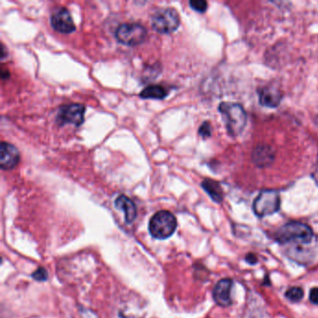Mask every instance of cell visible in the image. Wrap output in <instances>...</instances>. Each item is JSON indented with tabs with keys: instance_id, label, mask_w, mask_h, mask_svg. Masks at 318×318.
I'll return each instance as SVG.
<instances>
[{
	"instance_id": "8",
	"label": "cell",
	"mask_w": 318,
	"mask_h": 318,
	"mask_svg": "<svg viewBox=\"0 0 318 318\" xmlns=\"http://www.w3.org/2000/svg\"><path fill=\"white\" fill-rule=\"evenodd\" d=\"M51 27L62 34H70L76 30V25L69 10L65 8H58L50 15Z\"/></svg>"
},
{
	"instance_id": "15",
	"label": "cell",
	"mask_w": 318,
	"mask_h": 318,
	"mask_svg": "<svg viewBox=\"0 0 318 318\" xmlns=\"http://www.w3.org/2000/svg\"><path fill=\"white\" fill-rule=\"evenodd\" d=\"M168 95L167 90L161 85H150L145 88L139 94V96L143 99L162 100Z\"/></svg>"
},
{
	"instance_id": "4",
	"label": "cell",
	"mask_w": 318,
	"mask_h": 318,
	"mask_svg": "<svg viewBox=\"0 0 318 318\" xmlns=\"http://www.w3.org/2000/svg\"><path fill=\"white\" fill-rule=\"evenodd\" d=\"M151 26L160 34H170L180 25L179 12L173 8H162L151 16Z\"/></svg>"
},
{
	"instance_id": "10",
	"label": "cell",
	"mask_w": 318,
	"mask_h": 318,
	"mask_svg": "<svg viewBox=\"0 0 318 318\" xmlns=\"http://www.w3.org/2000/svg\"><path fill=\"white\" fill-rule=\"evenodd\" d=\"M233 282L231 279H222L216 285L213 291V298L216 304L221 307H228L233 304L232 301Z\"/></svg>"
},
{
	"instance_id": "1",
	"label": "cell",
	"mask_w": 318,
	"mask_h": 318,
	"mask_svg": "<svg viewBox=\"0 0 318 318\" xmlns=\"http://www.w3.org/2000/svg\"><path fill=\"white\" fill-rule=\"evenodd\" d=\"M219 110L229 135L237 136L243 132L248 121V116L242 105L223 102L219 104Z\"/></svg>"
},
{
	"instance_id": "3",
	"label": "cell",
	"mask_w": 318,
	"mask_h": 318,
	"mask_svg": "<svg viewBox=\"0 0 318 318\" xmlns=\"http://www.w3.org/2000/svg\"><path fill=\"white\" fill-rule=\"evenodd\" d=\"M275 236L276 240L283 244L291 241H298L301 243L308 244L313 239V232L307 224L294 221L281 227Z\"/></svg>"
},
{
	"instance_id": "7",
	"label": "cell",
	"mask_w": 318,
	"mask_h": 318,
	"mask_svg": "<svg viewBox=\"0 0 318 318\" xmlns=\"http://www.w3.org/2000/svg\"><path fill=\"white\" fill-rule=\"evenodd\" d=\"M85 107L81 104L62 105L56 115V122L60 126L73 125L79 127L84 121Z\"/></svg>"
},
{
	"instance_id": "6",
	"label": "cell",
	"mask_w": 318,
	"mask_h": 318,
	"mask_svg": "<svg viewBox=\"0 0 318 318\" xmlns=\"http://www.w3.org/2000/svg\"><path fill=\"white\" fill-rule=\"evenodd\" d=\"M280 204L281 200L277 191L263 190L254 201V212L259 218H263L276 213L280 209Z\"/></svg>"
},
{
	"instance_id": "21",
	"label": "cell",
	"mask_w": 318,
	"mask_h": 318,
	"mask_svg": "<svg viewBox=\"0 0 318 318\" xmlns=\"http://www.w3.org/2000/svg\"><path fill=\"white\" fill-rule=\"evenodd\" d=\"M246 261L250 264H255L257 262V258H256V256H254L253 254H249L248 256H246Z\"/></svg>"
},
{
	"instance_id": "11",
	"label": "cell",
	"mask_w": 318,
	"mask_h": 318,
	"mask_svg": "<svg viewBox=\"0 0 318 318\" xmlns=\"http://www.w3.org/2000/svg\"><path fill=\"white\" fill-rule=\"evenodd\" d=\"M282 100V94L280 90L273 85L265 86L259 91V103L267 108L278 107Z\"/></svg>"
},
{
	"instance_id": "20",
	"label": "cell",
	"mask_w": 318,
	"mask_h": 318,
	"mask_svg": "<svg viewBox=\"0 0 318 318\" xmlns=\"http://www.w3.org/2000/svg\"><path fill=\"white\" fill-rule=\"evenodd\" d=\"M309 298L313 304H317L318 305V288H313V289H311Z\"/></svg>"
},
{
	"instance_id": "9",
	"label": "cell",
	"mask_w": 318,
	"mask_h": 318,
	"mask_svg": "<svg viewBox=\"0 0 318 318\" xmlns=\"http://www.w3.org/2000/svg\"><path fill=\"white\" fill-rule=\"evenodd\" d=\"M20 162V153L13 145L9 142H1L0 145V167L2 170L15 168Z\"/></svg>"
},
{
	"instance_id": "2",
	"label": "cell",
	"mask_w": 318,
	"mask_h": 318,
	"mask_svg": "<svg viewBox=\"0 0 318 318\" xmlns=\"http://www.w3.org/2000/svg\"><path fill=\"white\" fill-rule=\"evenodd\" d=\"M176 227L178 221L174 214L166 210L157 212L149 220V233L152 237L159 240L171 237L174 234Z\"/></svg>"
},
{
	"instance_id": "13",
	"label": "cell",
	"mask_w": 318,
	"mask_h": 318,
	"mask_svg": "<svg viewBox=\"0 0 318 318\" xmlns=\"http://www.w3.org/2000/svg\"><path fill=\"white\" fill-rule=\"evenodd\" d=\"M115 206L116 208L121 210L125 214V221L127 223H133L134 219L136 218V206L134 202L130 199L129 197L125 196L123 194L119 195L115 200Z\"/></svg>"
},
{
	"instance_id": "12",
	"label": "cell",
	"mask_w": 318,
	"mask_h": 318,
	"mask_svg": "<svg viewBox=\"0 0 318 318\" xmlns=\"http://www.w3.org/2000/svg\"><path fill=\"white\" fill-rule=\"evenodd\" d=\"M252 159L259 167H266L274 162V149L268 145H259L253 150Z\"/></svg>"
},
{
	"instance_id": "5",
	"label": "cell",
	"mask_w": 318,
	"mask_h": 318,
	"mask_svg": "<svg viewBox=\"0 0 318 318\" xmlns=\"http://www.w3.org/2000/svg\"><path fill=\"white\" fill-rule=\"evenodd\" d=\"M147 29L138 23H126L119 25L115 32V37L121 44L137 46L144 42L147 38Z\"/></svg>"
},
{
	"instance_id": "18",
	"label": "cell",
	"mask_w": 318,
	"mask_h": 318,
	"mask_svg": "<svg viewBox=\"0 0 318 318\" xmlns=\"http://www.w3.org/2000/svg\"><path fill=\"white\" fill-rule=\"evenodd\" d=\"M212 134V128H211V125L208 121H204L203 125L200 126L199 128V134L203 137V138H208L211 136Z\"/></svg>"
},
{
	"instance_id": "14",
	"label": "cell",
	"mask_w": 318,
	"mask_h": 318,
	"mask_svg": "<svg viewBox=\"0 0 318 318\" xmlns=\"http://www.w3.org/2000/svg\"><path fill=\"white\" fill-rule=\"evenodd\" d=\"M202 188L216 203L222 202L224 196L223 189L218 181L210 179H204L202 182Z\"/></svg>"
},
{
	"instance_id": "17",
	"label": "cell",
	"mask_w": 318,
	"mask_h": 318,
	"mask_svg": "<svg viewBox=\"0 0 318 318\" xmlns=\"http://www.w3.org/2000/svg\"><path fill=\"white\" fill-rule=\"evenodd\" d=\"M189 6L191 7V9L201 13H204V11L207 10V2L204 0H191L189 1Z\"/></svg>"
},
{
	"instance_id": "16",
	"label": "cell",
	"mask_w": 318,
	"mask_h": 318,
	"mask_svg": "<svg viewBox=\"0 0 318 318\" xmlns=\"http://www.w3.org/2000/svg\"><path fill=\"white\" fill-rule=\"evenodd\" d=\"M286 297L289 298L290 302L298 303L302 298H304V290L301 288H298V287L290 288L289 290H287Z\"/></svg>"
},
{
	"instance_id": "19",
	"label": "cell",
	"mask_w": 318,
	"mask_h": 318,
	"mask_svg": "<svg viewBox=\"0 0 318 318\" xmlns=\"http://www.w3.org/2000/svg\"><path fill=\"white\" fill-rule=\"evenodd\" d=\"M32 277L35 279L36 281L39 282H43L48 279V273L44 268L40 267V268L36 270L35 272L32 274Z\"/></svg>"
}]
</instances>
